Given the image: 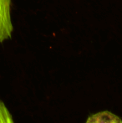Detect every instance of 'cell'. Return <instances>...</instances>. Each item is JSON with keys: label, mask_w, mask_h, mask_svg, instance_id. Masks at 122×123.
I'll list each match as a JSON object with an SVG mask.
<instances>
[{"label": "cell", "mask_w": 122, "mask_h": 123, "mask_svg": "<svg viewBox=\"0 0 122 123\" xmlns=\"http://www.w3.org/2000/svg\"><path fill=\"white\" fill-rule=\"evenodd\" d=\"M0 123H15L8 106L0 97Z\"/></svg>", "instance_id": "obj_3"}, {"label": "cell", "mask_w": 122, "mask_h": 123, "mask_svg": "<svg viewBox=\"0 0 122 123\" xmlns=\"http://www.w3.org/2000/svg\"><path fill=\"white\" fill-rule=\"evenodd\" d=\"M11 3L12 0H0V43L9 39L13 34Z\"/></svg>", "instance_id": "obj_1"}, {"label": "cell", "mask_w": 122, "mask_h": 123, "mask_svg": "<svg viewBox=\"0 0 122 123\" xmlns=\"http://www.w3.org/2000/svg\"><path fill=\"white\" fill-rule=\"evenodd\" d=\"M85 123H122L121 117L108 111L92 114L87 118Z\"/></svg>", "instance_id": "obj_2"}]
</instances>
